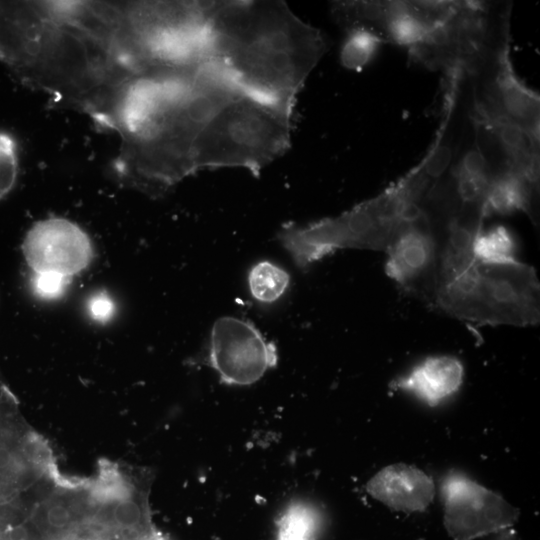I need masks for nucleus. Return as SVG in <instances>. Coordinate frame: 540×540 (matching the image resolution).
<instances>
[{
	"mask_svg": "<svg viewBox=\"0 0 540 540\" xmlns=\"http://www.w3.org/2000/svg\"><path fill=\"white\" fill-rule=\"evenodd\" d=\"M463 375V365L457 358L431 356L408 374L394 379L390 388L409 392L429 406H436L459 389Z\"/></svg>",
	"mask_w": 540,
	"mask_h": 540,
	"instance_id": "nucleus-12",
	"label": "nucleus"
},
{
	"mask_svg": "<svg viewBox=\"0 0 540 540\" xmlns=\"http://www.w3.org/2000/svg\"><path fill=\"white\" fill-rule=\"evenodd\" d=\"M491 68L476 101L477 120L507 122L539 140V95L515 74L508 46L498 52Z\"/></svg>",
	"mask_w": 540,
	"mask_h": 540,
	"instance_id": "nucleus-8",
	"label": "nucleus"
},
{
	"mask_svg": "<svg viewBox=\"0 0 540 540\" xmlns=\"http://www.w3.org/2000/svg\"><path fill=\"white\" fill-rule=\"evenodd\" d=\"M72 278L56 273H33L31 287L35 295L44 300H54L61 297Z\"/></svg>",
	"mask_w": 540,
	"mask_h": 540,
	"instance_id": "nucleus-19",
	"label": "nucleus"
},
{
	"mask_svg": "<svg viewBox=\"0 0 540 540\" xmlns=\"http://www.w3.org/2000/svg\"><path fill=\"white\" fill-rule=\"evenodd\" d=\"M539 296L540 285L533 267L522 262H474L436 291L432 307L478 325L530 326L540 319Z\"/></svg>",
	"mask_w": 540,
	"mask_h": 540,
	"instance_id": "nucleus-4",
	"label": "nucleus"
},
{
	"mask_svg": "<svg viewBox=\"0 0 540 540\" xmlns=\"http://www.w3.org/2000/svg\"><path fill=\"white\" fill-rule=\"evenodd\" d=\"M293 113L238 90L207 120L193 147L195 172L242 168L259 176L290 148Z\"/></svg>",
	"mask_w": 540,
	"mask_h": 540,
	"instance_id": "nucleus-2",
	"label": "nucleus"
},
{
	"mask_svg": "<svg viewBox=\"0 0 540 540\" xmlns=\"http://www.w3.org/2000/svg\"><path fill=\"white\" fill-rule=\"evenodd\" d=\"M22 253L33 273H56L73 278L93 258L89 235L76 223L62 217L40 220L26 233Z\"/></svg>",
	"mask_w": 540,
	"mask_h": 540,
	"instance_id": "nucleus-7",
	"label": "nucleus"
},
{
	"mask_svg": "<svg viewBox=\"0 0 540 540\" xmlns=\"http://www.w3.org/2000/svg\"><path fill=\"white\" fill-rule=\"evenodd\" d=\"M366 489L383 504L403 512L423 511L434 497L432 479L406 464L383 468L369 480Z\"/></svg>",
	"mask_w": 540,
	"mask_h": 540,
	"instance_id": "nucleus-11",
	"label": "nucleus"
},
{
	"mask_svg": "<svg viewBox=\"0 0 540 540\" xmlns=\"http://www.w3.org/2000/svg\"><path fill=\"white\" fill-rule=\"evenodd\" d=\"M18 167V149L15 139L6 132H0V200L13 189Z\"/></svg>",
	"mask_w": 540,
	"mask_h": 540,
	"instance_id": "nucleus-18",
	"label": "nucleus"
},
{
	"mask_svg": "<svg viewBox=\"0 0 540 540\" xmlns=\"http://www.w3.org/2000/svg\"><path fill=\"white\" fill-rule=\"evenodd\" d=\"M346 34L340 51V60L345 68L354 71H361L369 65L385 43L380 36L364 29L350 30Z\"/></svg>",
	"mask_w": 540,
	"mask_h": 540,
	"instance_id": "nucleus-16",
	"label": "nucleus"
},
{
	"mask_svg": "<svg viewBox=\"0 0 540 540\" xmlns=\"http://www.w3.org/2000/svg\"><path fill=\"white\" fill-rule=\"evenodd\" d=\"M385 273L431 306L437 289V247L428 218L403 226L386 249Z\"/></svg>",
	"mask_w": 540,
	"mask_h": 540,
	"instance_id": "nucleus-9",
	"label": "nucleus"
},
{
	"mask_svg": "<svg viewBox=\"0 0 540 540\" xmlns=\"http://www.w3.org/2000/svg\"><path fill=\"white\" fill-rule=\"evenodd\" d=\"M474 262L484 265H510L517 259V243L512 232L503 225H496L477 234L473 243Z\"/></svg>",
	"mask_w": 540,
	"mask_h": 540,
	"instance_id": "nucleus-14",
	"label": "nucleus"
},
{
	"mask_svg": "<svg viewBox=\"0 0 540 540\" xmlns=\"http://www.w3.org/2000/svg\"><path fill=\"white\" fill-rule=\"evenodd\" d=\"M436 215L427 218L437 247V291L474 263L473 243L482 230L484 217L481 210L476 208H462Z\"/></svg>",
	"mask_w": 540,
	"mask_h": 540,
	"instance_id": "nucleus-10",
	"label": "nucleus"
},
{
	"mask_svg": "<svg viewBox=\"0 0 540 540\" xmlns=\"http://www.w3.org/2000/svg\"><path fill=\"white\" fill-rule=\"evenodd\" d=\"M415 203L400 181L339 216L303 226L285 225L278 240L295 265L305 270L342 249L385 250L405 226Z\"/></svg>",
	"mask_w": 540,
	"mask_h": 540,
	"instance_id": "nucleus-3",
	"label": "nucleus"
},
{
	"mask_svg": "<svg viewBox=\"0 0 540 540\" xmlns=\"http://www.w3.org/2000/svg\"><path fill=\"white\" fill-rule=\"evenodd\" d=\"M247 280L252 297L258 302L270 304L286 292L290 276L282 267L264 260L252 266Z\"/></svg>",
	"mask_w": 540,
	"mask_h": 540,
	"instance_id": "nucleus-15",
	"label": "nucleus"
},
{
	"mask_svg": "<svg viewBox=\"0 0 540 540\" xmlns=\"http://www.w3.org/2000/svg\"><path fill=\"white\" fill-rule=\"evenodd\" d=\"M87 310L94 320L104 323L114 315L115 303L108 293L99 291L88 299Z\"/></svg>",
	"mask_w": 540,
	"mask_h": 540,
	"instance_id": "nucleus-20",
	"label": "nucleus"
},
{
	"mask_svg": "<svg viewBox=\"0 0 540 540\" xmlns=\"http://www.w3.org/2000/svg\"><path fill=\"white\" fill-rule=\"evenodd\" d=\"M444 524L455 540H473L512 526L519 510L497 493L452 473L443 483Z\"/></svg>",
	"mask_w": 540,
	"mask_h": 540,
	"instance_id": "nucleus-6",
	"label": "nucleus"
},
{
	"mask_svg": "<svg viewBox=\"0 0 540 540\" xmlns=\"http://www.w3.org/2000/svg\"><path fill=\"white\" fill-rule=\"evenodd\" d=\"M208 32V59L240 90L290 111L329 47L278 0L213 1Z\"/></svg>",
	"mask_w": 540,
	"mask_h": 540,
	"instance_id": "nucleus-1",
	"label": "nucleus"
},
{
	"mask_svg": "<svg viewBox=\"0 0 540 540\" xmlns=\"http://www.w3.org/2000/svg\"><path fill=\"white\" fill-rule=\"evenodd\" d=\"M208 361L223 383L246 386L275 367L278 354L275 344L268 342L254 324L225 316L212 326Z\"/></svg>",
	"mask_w": 540,
	"mask_h": 540,
	"instance_id": "nucleus-5",
	"label": "nucleus"
},
{
	"mask_svg": "<svg viewBox=\"0 0 540 540\" xmlns=\"http://www.w3.org/2000/svg\"><path fill=\"white\" fill-rule=\"evenodd\" d=\"M538 186L510 172L495 174L482 204L484 218L491 214L509 215L525 212L535 219Z\"/></svg>",
	"mask_w": 540,
	"mask_h": 540,
	"instance_id": "nucleus-13",
	"label": "nucleus"
},
{
	"mask_svg": "<svg viewBox=\"0 0 540 540\" xmlns=\"http://www.w3.org/2000/svg\"><path fill=\"white\" fill-rule=\"evenodd\" d=\"M429 34L427 28L408 10L406 1H397L385 30L386 43L408 49L420 44Z\"/></svg>",
	"mask_w": 540,
	"mask_h": 540,
	"instance_id": "nucleus-17",
	"label": "nucleus"
}]
</instances>
